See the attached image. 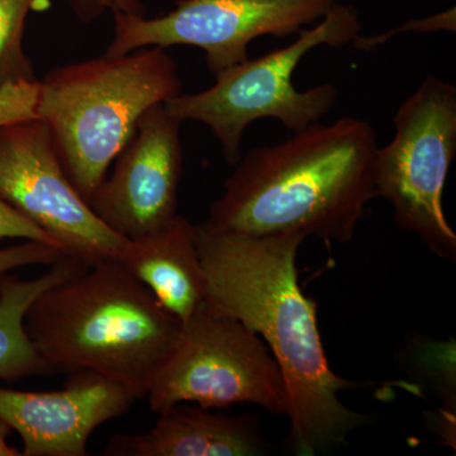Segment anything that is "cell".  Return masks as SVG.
Segmentation results:
<instances>
[{
  "instance_id": "cell-1",
  "label": "cell",
  "mask_w": 456,
  "mask_h": 456,
  "mask_svg": "<svg viewBox=\"0 0 456 456\" xmlns=\"http://www.w3.org/2000/svg\"><path fill=\"white\" fill-rule=\"evenodd\" d=\"M301 233L253 236L196 226L207 299L269 344L288 395L290 443L298 455L344 443L369 417L338 393L362 384L338 377L325 354L316 305L303 294L296 259Z\"/></svg>"
},
{
  "instance_id": "cell-2",
  "label": "cell",
  "mask_w": 456,
  "mask_h": 456,
  "mask_svg": "<svg viewBox=\"0 0 456 456\" xmlns=\"http://www.w3.org/2000/svg\"><path fill=\"white\" fill-rule=\"evenodd\" d=\"M377 151L367 121L312 123L240 159L206 224L245 235L296 232L329 244L351 241L375 198Z\"/></svg>"
},
{
  "instance_id": "cell-3",
  "label": "cell",
  "mask_w": 456,
  "mask_h": 456,
  "mask_svg": "<svg viewBox=\"0 0 456 456\" xmlns=\"http://www.w3.org/2000/svg\"><path fill=\"white\" fill-rule=\"evenodd\" d=\"M25 329L49 370L92 371L143 397L178 347L183 323L119 261L41 293Z\"/></svg>"
},
{
  "instance_id": "cell-4",
  "label": "cell",
  "mask_w": 456,
  "mask_h": 456,
  "mask_svg": "<svg viewBox=\"0 0 456 456\" xmlns=\"http://www.w3.org/2000/svg\"><path fill=\"white\" fill-rule=\"evenodd\" d=\"M182 93L178 65L163 47L53 69L40 82L37 117L66 175L89 203L142 114Z\"/></svg>"
},
{
  "instance_id": "cell-5",
  "label": "cell",
  "mask_w": 456,
  "mask_h": 456,
  "mask_svg": "<svg viewBox=\"0 0 456 456\" xmlns=\"http://www.w3.org/2000/svg\"><path fill=\"white\" fill-rule=\"evenodd\" d=\"M359 13L351 5L336 4L289 46L256 60H246L216 75L211 88L180 94L165 103L180 122L203 123L218 140L224 160L235 167L241 159L245 130L261 118H275L288 130L301 131L326 116L338 101L331 84L299 92L292 77L305 53L318 46L340 47L360 36Z\"/></svg>"
},
{
  "instance_id": "cell-6",
  "label": "cell",
  "mask_w": 456,
  "mask_h": 456,
  "mask_svg": "<svg viewBox=\"0 0 456 456\" xmlns=\"http://www.w3.org/2000/svg\"><path fill=\"white\" fill-rule=\"evenodd\" d=\"M395 136L374 165L375 198L395 211L398 227L415 233L441 259L455 261L456 235L443 191L456 155V88L428 75L399 107Z\"/></svg>"
},
{
  "instance_id": "cell-7",
  "label": "cell",
  "mask_w": 456,
  "mask_h": 456,
  "mask_svg": "<svg viewBox=\"0 0 456 456\" xmlns=\"http://www.w3.org/2000/svg\"><path fill=\"white\" fill-rule=\"evenodd\" d=\"M150 408L174 404L224 408L256 404L287 416L284 378L263 338L206 299L183 325L178 347L147 392Z\"/></svg>"
},
{
  "instance_id": "cell-8",
  "label": "cell",
  "mask_w": 456,
  "mask_h": 456,
  "mask_svg": "<svg viewBox=\"0 0 456 456\" xmlns=\"http://www.w3.org/2000/svg\"><path fill=\"white\" fill-rule=\"evenodd\" d=\"M336 0H180L165 16L113 13V38L104 56L158 46L200 47L217 75L248 59L261 36L285 37L322 20Z\"/></svg>"
},
{
  "instance_id": "cell-9",
  "label": "cell",
  "mask_w": 456,
  "mask_h": 456,
  "mask_svg": "<svg viewBox=\"0 0 456 456\" xmlns=\"http://www.w3.org/2000/svg\"><path fill=\"white\" fill-rule=\"evenodd\" d=\"M0 198L89 265L118 260L127 242L75 189L40 118L0 127Z\"/></svg>"
},
{
  "instance_id": "cell-10",
  "label": "cell",
  "mask_w": 456,
  "mask_h": 456,
  "mask_svg": "<svg viewBox=\"0 0 456 456\" xmlns=\"http://www.w3.org/2000/svg\"><path fill=\"white\" fill-rule=\"evenodd\" d=\"M180 126L165 103L149 108L117 156L112 174L89 200L95 215L125 239L154 232L178 215Z\"/></svg>"
},
{
  "instance_id": "cell-11",
  "label": "cell",
  "mask_w": 456,
  "mask_h": 456,
  "mask_svg": "<svg viewBox=\"0 0 456 456\" xmlns=\"http://www.w3.org/2000/svg\"><path fill=\"white\" fill-rule=\"evenodd\" d=\"M136 399L121 383L77 371L61 391L0 388V419L20 434L23 456H86L90 435Z\"/></svg>"
},
{
  "instance_id": "cell-12",
  "label": "cell",
  "mask_w": 456,
  "mask_h": 456,
  "mask_svg": "<svg viewBox=\"0 0 456 456\" xmlns=\"http://www.w3.org/2000/svg\"><path fill=\"white\" fill-rule=\"evenodd\" d=\"M260 419L226 416L176 403L159 413L151 430L114 435L104 454L125 456H254L266 449Z\"/></svg>"
},
{
  "instance_id": "cell-13",
  "label": "cell",
  "mask_w": 456,
  "mask_h": 456,
  "mask_svg": "<svg viewBox=\"0 0 456 456\" xmlns=\"http://www.w3.org/2000/svg\"><path fill=\"white\" fill-rule=\"evenodd\" d=\"M117 261L183 325L207 299L196 226L183 216L154 232L127 240Z\"/></svg>"
},
{
  "instance_id": "cell-14",
  "label": "cell",
  "mask_w": 456,
  "mask_h": 456,
  "mask_svg": "<svg viewBox=\"0 0 456 456\" xmlns=\"http://www.w3.org/2000/svg\"><path fill=\"white\" fill-rule=\"evenodd\" d=\"M89 266L65 255L53 264L49 272L31 281L16 275L0 277V379L16 380L49 370L27 335V310L45 290L86 272Z\"/></svg>"
},
{
  "instance_id": "cell-15",
  "label": "cell",
  "mask_w": 456,
  "mask_h": 456,
  "mask_svg": "<svg viewBox=\"0 0 456 456\" xmlns=\"http://www.w3.org/2000/svg\"><path fill=\"white\" fill-rule=\"evenodd\" d=\"M50 0H0V88L8 84L36 82L35 68L23 49L26 20Z\"/></svg>"
},
{
  "instance_id": "cell-16",
  "label": "cell",
  "mask_w": 456,
  "mask_h": 456,
  "mask_svg": "<svg viewBox=\"0 0 456 456\" xmlns=\"http://www.w3.org/2000/svg\"><path fill=\"white\" fill-rule=\"evenodd\" d=\"M40 82L8 84L0 88V127L9 123L38 118Z\"/></svg>"
},
{
  "instance_id": "cell-17",
  "label": "cell",
  "mask_w": 456,
  "mask_h": 456,
  "mask_svg": "<svg viewBox=\"0 0 456 456\" xmlns=\"http://www.w3.org/2000/svg\"><path fill=\"white\" fill-rule=\"evenodd\" d=\"M65 256L56 246L44 242L31 241L0 250V277L8 274L11 270L35 264H53Z\"/></svg>"
},
{
  "instance_id": "cell-18",
  "label": "cell",
  "mask_w": 456,
  "mask_h": 456,
  "mask_svg": "<svg viewBox=\"0 0 456 456\" xmlns=\"http://www.w3.org/2000/svg\"><path fill=\"white\" fill-rule=\"evenodd\" d=\"M4 239L31 240V241L44 242L60 248L53 239H51L42 228L27 220L25 216L20 215L11 204L0 198V240Z\"/></svg>"
},
{
  "instance_id": "cell-19",
  "label": "cell",
  "mask_w": 456,
  "mask_h": 456,
  "mask_svg": "<svg viewBox=\"0 0 456 456\" xmlns=\"http://www.w3.org/2000/svg\"><path fill=\"white\" fill-rule=\"evenodd\" d=\"M411 29L417 32H435V31H452L455 32V9H450L444 13L436 14V16L424 18V20H416L408 22L402 28L395 29V31L384 33L382 36H374V37H359L353 42L356 49L371 50L382 42L388 41L393 36L398 33Z\"/></svg>"
},
{
  "instance_id": "cell-20",
  "label": "cell",
  "mask_w": 456,
  "mask_h": 456,
  "mask_svg": "<svg viewBox=\"0 0 456 456\" xmlns=\"http://www.w3.org/2000/svg\"><path fill=\"white\" fill-rule=\"evenodd\" d=\"M74 13L82 22L89 23L102 14L112 13L145 16V0H68Z\"/></svg>"
},
{
  "instance_id": "cell-21",
  "label": "cell",
  "mask_w": 456,
  "mask_h": 456,
  "mask_svg": "<svg viewBox=\"0 0 456 456\" xmlns=\"http://www.w3.org/2000/svg\"><path fill=\"white\" fill-rule=\"evenodd\" d=\"M12 428L0 419V456H22V452L9 445L7 437Z\"/></svg>"
}]
</instances>
